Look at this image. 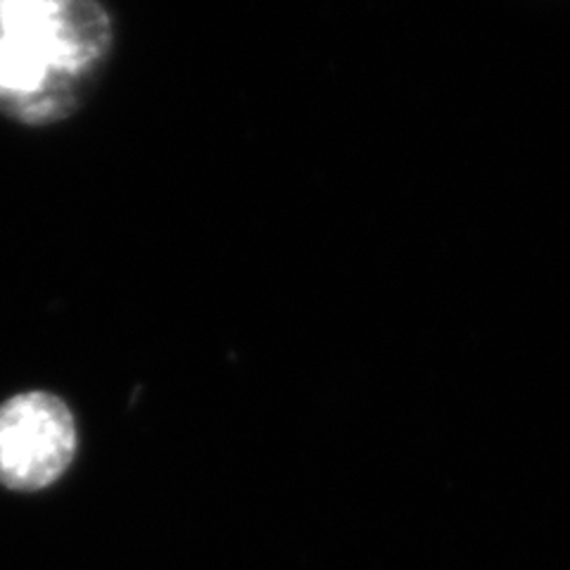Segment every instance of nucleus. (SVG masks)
<instances>
[{"label": "nucleus", "instance_id": "1", "mask_svg": "<svg viewBox=\"0 0 570 570\" xmlns=\"http://www.w3.org/2000/svg\"><path fill=\"white\" fill-rule=\"evenodd\" d=\"M112 50L102 0H0V115L29 129L75 117Z\"/></svg>", "mask_w": 570, "mask_h": 570}, {"label": "nucleus", "instance_id": "2", "mask_svg": "<svg viewBox=\"0 0 570 570\" xmlns=\"http://www.w3.org/2000/svg\"><path fill=\"white\" fill-rule=\"evenodd\" d=\"M77 421L67 402L29 390L0 404V485L39 492L65 475L77 454Z\"/></svg>", "mask_w": 570, "mask_h": 570}]
</instances>
